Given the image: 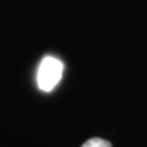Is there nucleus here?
I'll return each instance as SVG.
<instances>
[{
    "instance_id": "nucleus-2",
    "label": "nucleus",
    "mask_w": 147,
    "mask_h": 147,
    "mask_svg": "<svg viewBox=\"0 0 147 147\" xmlns=\"http://www.w3.org/2000/svg\"><path fill=\"white\" fill-rule=\"evenodd\" d=\"M81 147H112V144L107 140L99 139V137H92L87 140Z\"/></svg>"
},
{
    "instance_id": "nucleus-1",
    "label": "nucleus",
    "mask_w": 147,
    "mask_h": 147,
    "mask_svg": "<svg viewBox=\"0 0 147 147\" xmlns=\"http://www.w3.org/2000/svg\"><path fill=\"white\" fill-rule=\"evenodd\" d=\"M63 63L54 57H45L40 61L37 72V85L43 92H50L61 80Z\"/></svg>"
}]
</instances>
